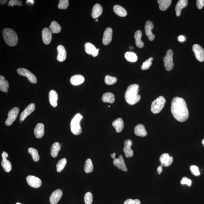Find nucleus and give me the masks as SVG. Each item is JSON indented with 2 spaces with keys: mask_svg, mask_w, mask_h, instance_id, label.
Masks as SVG:
<instances>
[{
  "mask_svg": "<svg viewBox=\"0 0 204 204\" xmlns=\"http://www.w3.org/2000/svg\"><path fill=\"white\" fill-rule=\"evenodd\" d=\"M171 111L174 118L178 121L183 122L188 119L189 111L186 103L183 98H174L171 103Z\"/></svg>",
  "mask_w": 204,
  "mask_h": 204,
  "instance_id": "f257e3e1",
  "label": "nucleus"
},
{
  "mask_svg": "<svg viewBox=\"0 0 204 204\" xmlns=\"http://www.w3.org/2000/svg\"><path fill=\"white\" fill-rule=\"evenodd\" d=\"M139 87V85L134 84L130 85L127 88L125 94V98L129 105H135L141 99V96L138 94Z\"/></svg>",
  "mask_w": 204,
  "mask_h": 204,
  "instance_id": "f03ea898",
  "label": "nucleus"
},
{
  "mask_svg": "<svg viewBox=\"0 0 204 204\" xmlns=\"http://www.w3.org/2000/svg\"><path fill=\"white\" fill-rule=\"evenodd\" d=\"M3 36L5 43L11 47H14L17 45L18 37L14 30L9 28L4 29L3 31Z\"/></svg>",
  "mask_w": 204,
  "mask_h": 204,
  "instance_id": "7ed1b4c3",
  "label": "nucleus"
},
{
  "mask_svg": "<svg viewBox=\"0 0 204 204\" xmlns=\"http://www.w3.org/2000/svg\"><path fill=\"white\" fill-rule=\"evenodd\" d=\"M83 116L79 113L76 114L71 120L70 129L71 132L74 135H78L81 134L82 132L80 122L82 119Z\"/></svg>",
  "mask_w": 204,
  "mask_h": 204,
  "instance_id": "20e7f679",
  "label": "nucleus"
},
{
  "mask_svg": "<svg viewBox=\"0 0 204 204\" xmlns=\"http://www.w3.org/2000/svg\"><path fill=\"white\" fill-rule=\"evenodd\" d=\"M166 103V100L163 96H160L153 101L151 106V111L153 114L159 113L164 107Z\"/></svg>",
  "mask_w": 204,
  "mask_h": 204,
  "instance_id": "39448f33",
  "label": "nucleus"
},
{
  "mask_svg": "<svg viewBox=\"0 0 204 204\" xmlns=\"http://www.w3.org/2000/svg\"><path fill=\"white\" fill-rule=\"evenodd\" d=\"M173 53L172 50H168L167 51L166 55L163 58L164 64L166 70L171 71L174 67V63L173 61Z\"/></svg>",
  "mask_w": 204,
  "mask_h": 204,
  "instance_id": "423d86ee",
  "label": "nucleus"
},
{
  "mask_svg": "<svg viewBox=\"0 0 204 204\" xmlns=\"http://www.w3.org/2000/svg\"><path fill=\"white\" fill-rule=\"evenodd\" d=\"M17 72L20 75L27 77L30 82L36 84L37 82V79L34 74L27 69L24 68H19L18 69Z\"/></svg>",
  "mask_w": 204,
  "mask_h": 204,
  "instance_id": "0eeeda50",
  "label": "nucleus"
},
{
  "mask_svg": "<svg viewBox=\"0 0 204 204\" xmlns=\"http://www.w3.org/2000/svg\"><path fill=\"white\" fill-rule=\"evenodd\" d=\"M19 112V109L17 107H14L9 111L8 114V118L5 122V125L7 126L12 125L17 118Z\"/></svg>",
  "mask_w": 204,
  "mask_h": 204,
  "instance_id": "6e6552de",
  "label": "nucleus"
},
{
  "mask_svg": "<svg viewBox=\"0 0 204 204\" xmlns=\"http://www.w3.org/2000/svg\"><path fill=\"white\" fill-rule=\"evenodd\" d=\"M192 50L196 59L201 62H203L204 61V50L203 48L199 45L196 44L193 45Z\"/></svg>",
  "mask_w": 204,
  "mask_h": 204,
  "instance_id": "1a4fd4ad",
  "label": "nucleus"
},
{
  "mask_svg": "<svg viewBox=\"0 0 204 204\" xmlns=\"http://www.w3.org/2000/svg\"><path fill=\"white\" fill-rule=\"evenodd\" d=\"M26 180L28 184L33 188H39L41 186V180L36 176H29L27 177Z\"/></svg>",
  "mask_w": 204,
  "mask_h": 204,
  "instance_id": "9d476101",
  "label": "nucleus"
},
{
  "mask_svg": "<svg viewBox=\"0 0 204 204\" xmlns=\"http://www.w3.org/2000/svg\"><path fill=\"white\" fill-rule=\"evenodd\" d=\"M85 50L87 54L96 57L98 55L99 49H97L94 45L90 43H87L85 44Z\"/></svg>",
  "mask_w": 204,
  "mask_h": 204,
  "instance_id": "9b49d317",
  "label": "nucleus"
},
{
  "mask_svg": "<svg viewBox=\"0 0 204 204\" xmlns=\"http://www.w3.org/2000/svg\"><path fill=\"white\" fill-rule=\"evenodd\" d=\"M35 105L34 103H31L27 106L25 110L21 113L20 115V120L21 122L24 121L27 116L30 115L35 110Z\"/></svg>",
  "mask_w": 204,
  "mask_h": 204,
  "instance_id": "f8f14e48",
  "label": "nucleus"
},
{
  "mask_svg": "<svg viewBox=\"0 0 204 204\" xmlns=\"http://www.w3.org/2000/svg\"><path fill=\"white\" fill-rule=\"evenodd\" d=\"M160 161L163 166L167 167L170 166L173 161L172 156H170L167 153L162 154L160 158Z\"/></svg>",
  "mask_w": 204,
  "mask_h": 204,
  "instance_id": "ddd939ff",
  "label": "nucleus"
},
{
  "mask_svg": "<svg viewBox=\"0 0 204 204\" xmlns=\"http://www.w3.org/2000/svg\"><path fill=\"white\" fill-rule=\"evenodd\" d=\"M113 164L115 166L120 170L126 172L127 171V167L125 163V161L123 156L120 155L118 158L114 159Z\"/></svg>",
  "mask_w": 204,
  "mask_h": 204,
  "instance_id": "4468645a",
  "label": "nucleus"
},
{
  "mask_svg": "<svg viewBox=\"0 0 204 204\" xmlns=\"http://www.w3.org/2000/svg\"><path fill=\"white\" fill-rule=\"evenodd\" d=\"M132 145V142L130 140H127L125 141L123 151L126 158L132 157L134 155L133 150L131 148Z\"/></svg>",
  "mask_w": 204,
  "mask_h": 204,
  "instance_id": "2eb2a0df",
  "label": "nucleus"
},
{
  "mask_svg": "<svg viewBox=\"0 0 204 204\" xmlns=\"http://www.w3.org/2000/svg\"><path fill=\"white\" fill-rule=\"evenodd\" d=\"M63 196V192L61 189L54 191L50 196V201L51 204H56L59 201Z\"/></svg>",
  "mask_w": 204,
  "mask_h": 204,
  "instance_id": "dca6fc26",
  "label": "nucleus"
},
{
  "mask_svg": "<svg viewBox=\"0 0 204 204\" xmlns=\"http://www.w3.org/2000/svg\"><path fill=\"white\" fill-rule=\"evenodd\" d=\"M154 26L152 21H148L145 23V34L150 41H152L155 39V35L152 33V30L154 28Z\"/></svg>",
  "mask_w": 204,
  "mask_h": 204,
  "instance_id": "f3484780",
  "label": "nucleus"
},
{
  "mask_svg": "<svg viewBox=\"0 0 204 204\" xmlns=\"http://www.w3.org/2000/svg\"><path fill=\"white\" fill-rule=\"evenodd\" d=\"M42 36L43 43L45 44H49L52 39V32L47 28L43 29L42 32Z\"/></svg>",
  "mask_w": 204,
  "mask_h": 204,
  "instance_id": "a211bd4d",
  "label": "nucleus"
},
{
  "mask_svg": "<svg viewBox=\"0 0 204 204\" xmlns=\"http://www.w3.org/2000/svg\"><path fill=\"white\" fill-rule=\"evenodd\" d=\"M112 29L110 28H107L105 30L103 38L104 45H106L110 43L112 39Z\"/></svg>",
  "mask_w": 204,
  "mask_h": 204,
  "instance_id": "6ab92c4d",
  "label": "nucleus"
},
{
  "mask_svg": "<svg viewBox=\"0 0 204 204\" xmlns=\"http://www.w3.org/2000/svg\"><path fill=\"white\" fill-rule=\"evenodd\" d=\"M58 56L57 59L58 61L62 62L66 59L67 53L64 47L62 45H59L57 47Z\"/></svg>",
  "mask_w": 204,
  "mask_h": 204,
  "instance_id": "aec40b11",
  "label": "nucleus"
},
{
  "mask_svg": "<svg viewBox=\"0 0 204 204\" xmlns=\"http://www.w3.org/2000/svg\"><path fill=\"white\" fill-rule=\"evenodd\" d=\"M34 134L36 138H41L44 135V125L43 123H38L34 129Z\"/></svg>",
  "mask_w": 204,
  "mask_h": 204,
  "instance_id": "412c9836",
  "label": "nucleus"
},
{
  "mask_svg": "<svg viewBox=\"0 0 204 204\" xmlns=\"http://www.w3.org/2000/svg\"><path fill=\"white\" fill-rule=\"evenodd\" d=\"M84 78L80 74H76L72 76L70 80L71 83L75 86L81 84L84 82Z\"/></svg>",
  "mask_w": 204,
  "mask_h": 204,
  "instance_id": "4be33fe9",
  "label": "nucleus"
},
{
  "mask_svg": "<svg viewBox=\"0 0 204 204\" xmlns=\"http://www.w3.org/2000/svg\"><path fill=\"white\" fill-rule=\"evenodd\" d=\"M58 94L55 90H51L49 93V99L50 105L52 107L57 106Z\"/></svg>",
  "mask_w": 204,
  "mask_h": 204,
  "instance_id": "5701e85b",
  "label": "nucleus"
},
{
  "mask_svg": "<svg viewBox=\"0 0 204 204\" xmlns=\"http://www.w3.org/2000/svg\"><path fill=\"white\" fill-rule=\"evenodd\" d=\"M134 134L136 135L144 137L147 135V132L144 125H138L135 128Z\"/></svg>",
  "mask_w": 204,
  "mask_h": 204,
  "instance_id": "b1692460",
  "label": "nucleus"
},
{
  "mask_svg": "<svg viewBox=\"0 0 204 204\" xmlns=\"http://www.w3.org/2000/svg\"><path fill=\"white\" fill-rule=\"evenodd\" d=\"M188 4V1L187 0H180L176 3V16H179L181 14L182 9L185 8Z\"/></svg>",
  "mask_w": 204,
  "mask_h": 204,
  "instance_id": "393cba45",
  "label": "nucleus"
},
{
  "mask_svg": "<svg viewBox=\"0 0 204 204\" xmlns=\"http://www.w3.org/2000/svg\"><path fill=\"white\" fill-rule=\"evenodd\" d=\"M113 126L115 128L116 132L120 133L123 130L124 124L123 119L121 118H118L113 122Z\"/></svg>",
  "mask_w": 204,
  "mask_h": 204,
  "instance_id": "a878e982",
  "label": "nucleus"
},
{
  "mask_svg": "<svg viewBox=\"0 0 204 204\" xmlns=\"http://www.w3.org/2000/svg\"><path fill=\"white\" fill-rule=\"evenodd\" d=\"M103 8L99 4H96L93 8L92 16L94 19H96L101 16L103 13Z\"/></svg>",
  "mask_w": 204,
  "mask_h": 204,
  "instance_id": "bb28decb",
  "label": "nucleus"
},
{
  "mask_svg": "<svg viewBox=\"0 0 204 204\" xmlns=\"http://www.w3.org/2000/svg\"><path fill=\"white\" fill-rule=\"evenodd\" d=\"M135 39V43L136 46L139 48H142L144 47V43L141 41L142 32L141 30H138L136 31L134 34Z\"/></svg>",
  "mask_w": 204,
  "mask_h": 204,
  "instance_id": "cd10ccee",
  "label": "nucleus"
},
{
  "mask_svg": "<svg viewBox=\"0 0 204 204\" xmlns=\"http://www.w3.org/2000/svg\"><path fill=\"white\" fill-rule=\"evenodd\" d=\"M102 101L104 103H113L115 102V96L113 94L110 92L105 93L102 98Z\"/></svg>",
  "mask_w": 204,
  "mask_h": 204,
  "instance_id": "c85d7f7f",
  "label": "nucleus"
},
{
  "mask_svg": "<svg viewBox=\"0 0 204 204\" xmlns=\"http://www.w3.org/2000/svg\"><path fill=\"white\" fill-rule=\"evenodd\" d=\"M114 11L115 13L120 17H125L127 16V12L126 10L119 5H115L114 7Z\"/></svg>",
  "mask_w": 204,
  "mask_h": 204,
  "instance_id": "c756f323",
  "label": "nucleus"
},
{
  "mask_svg": "<svg viewBox=\"0 0 204 204\" xmlns=\"http://www.w3.org/2000/svg\"><path fill=\"white\" fill-rule=\"evenodd\" d=\"M8 87V82L5 80L4 76H0V90L3 92H7Z\"/></svg>",
  "mask_w": 204,
  "mask_h": 204,
  "instance_id": "7c9ffc66",
  "label": "nucleus"
},
{
  "mask_svg": "<svg viewBox=\"0 0 204 204\" xmlns=\"http://www.w3.org/2000/svg\"><path fill=\"white\" fill-rule=\"evenodd\" d=\"M158 3L159 4V8L161 11L166 10L170 6L172 1L171 0H158Z\"/></svg>",
  "mask_w": 204,
  "mask_h": 204,
  "instance_id": "2f4dec72",
  "label": "nucleus"
},
{
  "mask_svg": "<svg viewBox=\"0 0 204 204\" xmlns=\"http://www.w3.org/2000/svg\"><path fill=\"white\" fill-rule=\"evenodd\" d=\"M61 149V145L58 142H56L53 144L51 148V155L52 157H56L57 156L58 152Z\"/></svg>",
  "mask_w": 204,
  "mask_h": 204,
  "instance_id": "473e14b6",
  "label": "nucleus"
},
{
  "mask_svg": "<svg viewBox=\"0 0 204 204\" xmlns=\"http://www.w3.org/2000/svg\"><path fill=\"white\" fill-rule=\"evenodd\" d=\"M1 165L6 172H9L12 170V164L10 161L7 160V158H3Z\"/></svg>",
  "mask_w": 204,
  "mask_h": 204,
  "instance_id": "72a5a7b5",
  "label": "nucleus"
},
{
  "mask_svg": "<svg viewBox=\"0 0 204 204\" xmlns=\"http://www.w3.org/2000/svg\"><path fill=\"white\" fill-rule=\"evenodd\" d=\"M49 28L53 33H58L61 32V27L57 22L54 21L51 23Z\"/></svg>",
  "mask_w": 204,
  "mask_h": 204,
  "instance_id": "f704fd0d",
  "label": "nucleus"
},
{
  "mask_svg": "<svg viewBox=\"0 0 204 204\" xmlns=\"http://www.w3.org/2000/svg\"><path fill=\"white\" fill-rule=\"evenodd\" d=\"M125 57L127 61L130 62H135L138 60L137 55L133 52H128L125 53Z\"/></svg>",
  "mask_w": 204,
  "mask_h": 204,
  "instance_id": "c9c22d12",
  "label": "nucleus"
},
{
  "mask_svg": "<svg viewBox=\"0 0 204 204\" xmlns=\"http://www.w3.org/2000/svg\"><path fill=\"white\" fill-rule=\"evenodd\" d=\"M94 166L91 159H87L85 162L84 171L86 173H91L93 171Z\"/></svg>",
  "mask_w": 204,
  "mask_h": 204,
  "instance_id": "e433bc0d",
  "label": "nucleus"
},
{
  "mask_svg": "<svg viewBox=\"0 0 204 204\" xmlns=\"http://www.w3.org/2000/svg\"><path fill=\"white\" fill-rule=\"evenodd\" d=\"M28 152L31 155L34 161H38L39 160V156L38 151L36 149L30 147L28 149Z\"/></svg>",
  "mask_w": 204,
  "mask_h": 204,
  "instance_id": "4c0bfd02",
  "label": "nucleus"
},
{
  "mask_svg": "<svg viewBox=\"0 0 204 204\" xmlns=\"http://www.w3.org/2000/svg\"><path fill=\"white\" fill-rule=\"evenodd\" d=\"M67 163V160L65 158H63L58 161L56 166V170L58 172H61L64 169Z\"/></svg>",
  "mask_w": 204,
  "mask_h": 204,
  "instance_id": "58836bf2",
  "label": "nucleus"
},
{
  "mask_svg": "<svg viewBox=\"0 0 204 204\" xmlns=\"http://www.w3.org/2000/svg\"><path fill=\"white\" fill-rule=\"evenodd\" d=\"M153 60V58L151 57L146 61L144 62L141 66V69L142 70H146L150 68V67L152 64V61Z\"/></svg>",
  "mask_w": 204,
  "mask_h": 204,
  "instance_id": "ea45409f",
  "label": "nucleus"
},
{
  "mask_svg": "<svg viewBox=\"0 0 204 204\" xmlns=\"http://www.w3.org/2000/svg\"><path fill=\"white\" fill-rule=\"evenodd\" d=\"M117 79L115 77H112L109 75L105 76V83L107 84L111 85L114 84L117 82Z\"/></svg>",
  "mask_w": 204,
  "mask_h": 204,
  "instance_id": "a19ab883",
  "label": "nucleus"
},
{
  "mask_svg": "<svg viewBox=\"0 0 204 204\" xmlns=\"http://www.w3.org/2000/svg\"><path fill=\"white\" fill-rule=\"evenodd\" d=\"M93 197L92 193L87 192L85 194L84 200L85 204H92L93 202Z\"/></svg>",
  "mask_w": 204,
  "mask_h": 204,
  "instance_id": "79ce46f5",
  "label": "nucleus"
},
{
  "mask_svg": "<svg viewBox=\"0 0 204 204\" xmlns=\"http://www.w3.org/2000/svg\"><path fill=\"white\" fill-rule=\"evenodd\" d=\"M68 0H60L58 5V8L60 9H65L68 7L69 2Z\"/></svg>",
  "mask_w": 204,
  "mask_h": 204,
  "instance_id": "37998d69",
  "label": "nucleus"
},
{
  "mask_svg": "<svg viewBox=\"0 0 204 204\" xmlns=\"http://www.w3.org/2000/svg\"><path fill=\"white\" fill-rule=\"evenodd\" d=\"M8 7H13L14 5L17 6H22L23 3L21 1H18V0H11L8 3Z\"/></svg>",
  "mask_w": 204,
  "mask_h": 204,
  "instance_id": "c03bdc74",
  "label": "nucleus"
},
{
  "mask_svg": "<svg viewBox=\"0 0 204 204\" xmlns=\"http://www.w3.org/2000/svg\"><path fill=\"white\" fill-rule=\"evenodd\" d=\"M190 170L193 174L196 176L200 175V172L198 167L195 165H192L190 167Z\"/></svg>",
  "mask_w": 204,
  "mask_h": 204,
  "instance_id": "a18cd8bd",
  "label": "nucleus"
},
{
  "mask_svg": "<svg viewBox=\"0 0 204 204\" xmlns=\"http://www.w3.org/2000/svg\"><path fill=\"white\" fill-rule=\"evenodd\" d=\"M180 183L182 185H186L190 186L192 184V181L191 180L188 179L187 177H184L180 181Z\"/></svg>",
  "mask_w": 204,
  "mask_h": 204,
  "instance_id": "49530a36",
  "label": "nucleus"
},
{
  "mask_svg": "<svg viewBox=\"0 0 204 204\" xmlns=\"http://www.w3.org/2000/svg\"><path fill=\"white\" fill-rule=\"evenodd\" d=\"M141 202L139 200L132 199H127L125 201L124 204H140Z\"/></svg>",
  "mask_w": 204,
  "mask_h": 204,
  "instance_id": "de8ad7c7",
  "label": "nucleus"
},
{
  "mask_svg": "<svg viewBox=\"0 0 204 204\" xmlns=\"http://www.w3.org/2000/svg\"><path fill=\"white\" fill-rule=\"evenodd\" d=\"M196 5L198 9L203 8L204 6V0H197L196 1Z\"/></svg>",
  "mask_w": 204,
  "mask_h": 204,
  "instance_id": "09e8293b",
  "label": "nucleus"
},
{
  "mask_svg": "<svg viewBox=\"0 0 204 204\" xmlns=\"http://www.w3.org/2000/svg\"><path fill=\"white\" fill-rule=\"evenodd\" d=\"M178 39L180 42H183L185 41V38L184 36L181 35L178 37Z\"/></svg>",
  "mask_w": 204,
  "mask_h": 204,
  "instance_id": "8fccbe9b",
  "label": "nucleus"
},
{
  "mask_svg": "<svg viewBox=\"0 0 204 204\" xmlns=\"http://www.w3.org/2000/svg\"><path fill=\"white\" fill-rule=\"evenodd\" d=\"M162 166H163L161 165H160L157 168V171L158 174H161V173L162 171V170H163V168H162Z\"/></svg>",
  "mask_w": 204,
  "mask_h": 204,
  "instance_id": "3c124183",
  "label": "nucleus"
},
{
  "mask_svg": "<svg viewBox=\"0 0 204 204\" xmlns=\"http://www.w3.org/2000/svg\"><path fill=\"white\" fill-rule=\"evenodd\" d=\"M7 2V1H5V0H1L0 1V3L1 5H4Z\"/></svg>",
  "mask_w": 204,
  "mask_h": 204,
  "instance_id": "603ef678",
  "label": "nucleus"
},
{
  "mask_svg": "<svg viewBox=\"0 0 204 204\" xmlns=\"http://www.w3.org/2000/svg\"><path fill=\"white\" fill-rule=\"evenodd\" d=\"M34 1L33 0H27V3H30L31 4H33Z\"/></svg>",
  "mask_w": 204,
  "mask_h": 204,
  "instance_id": "864d4df0",
  "label": "nucleus"
},
{
  "mask_svg": "<svg viewBox=\"0 0 204 204\" xmlns=\"http://www.w3.org/2000/svg\"><path fill=\"white\" fill-rule=\"evenodd\" d=\"M115 153H114L113 154H111V157L112 158H113L114 159H115Z\"/></svg>",
  "mask_w": 204,
  "mask_h": 204,
  "instance_id": "5fc2aeb1",
  "label": "nucleus"
},
{
  "mask_svg": "<svg viewBox=\"0 0 204 204\" xmlns=\"http://www.w3.org/2000/svg\"><path fill=\"white\" fill-rule=\"evenodd\" d=\"M202 144H203V146H204V138L203 140H202Z\"/></svg>",
  "mask_w": 204,
  "mask_h": 204,
  "instance_id": "6e6d98bb",
  "label": "nucleus"
},
{
  "mask_svg": "<svg viewBox=\"0 0 204 204\" xmlns=\"http://www.w3.org/2000/svg\"><path fill=\"white\" fill-rule=\"evenodd\" d=\"M130 49L133 48V47H130Z\"/></svg>",
  "mask_w": 204,
  "mask_h": 204,
  "instance_id": "4d7b16f0",
  "label": "nucleus"
},
{
  "mask_svg": "<svg viewBox=\"0 0 204 204\" xmlns=\"http://www.w3.org/2000/svg\"><path fill=\"white\" fill-rule=\"evenodd\" d=\"M16 204H21L19 203H16Z\"/></svg>",
  "mask_w": 204,
  "mask_h": 204,
  "instance_id": "13d9d810",
  "label": "nucleus"
},
{
  "mask_svg": "<svg viewBox=\"0 0 204 204\" xmlns=\"http://www.w3.org/2000/svg\"><path fill=\"white\" fill-rule=\"evenodd\" d=\"M95 21H96V22H97V21H98V19H96V20H95Z\"/></svg>",
  "mask_w": 204,
  "mask_h": 204,
  "instance_id": "bf43d9fd",
  "label": "nucleus"
}]
</instances>
